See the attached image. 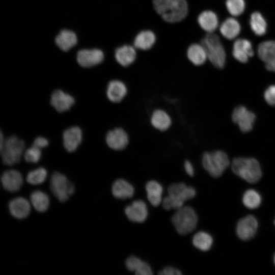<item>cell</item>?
I'll use <instances>...</instances> for the list:
<instances>
[{
    "label": "cell",
    "mask_w": 275,
    "mask_h": 275,
    "mask_svg": "<svg viewBox=\"0 0 275 275\" xmlns=\"http://www.w3.org/2000/svg\"><path fill=\"white\" fill-rule=\"evenodd\" d=\"M125 213L130 221L143 223L148 216L147 207L144 201L136 200L125 208Z\"/></svg>",
    "instance_id": "2e32d148"
},
{
    "label": "cell",
    "mask_w": 275,
    "mask_h": 275,
    "mask_svg": "<svg viewBox=\"0 0 275 275\" xmlns=\"http://www.w3.org/2000/svg\"><path fill=\"white\" fill-rule=\"evenodd\" d=\"M193 243L198 249L202 251H207L210 249L213 243V238L208 233L198 232L193 238Z\"/></svg>",
    "instance_id": "1f68e13d"
},
{
    "label": "cell",
    "mask_w": 275,
    "mask_h": 275,
    "mask_svg": "<svg viewBox=\"0 0 275 275\" xmlns=\"http://www.w3.org/2000/svg\"><path fill=\"white\" fill-rule=\"evenodd\" d=\"M1 182L5 189L14 193L20 189L23 183V178L19 171L13 169L9 170L3 173Z\"/></svg>",
    "instance_id": "5bb4252c"
},
{
    "label": "cell",
    "mask_w": 275,
    "mask_h": 275,
    "mask_svg": "<svg viewBox=\"0 0 275 275\" xmlns=\"http://www.w3.org/2000/svg\"><path fill=\"white\" fill-rule=\"evenodd\" d=\"M204 169L214 178L220 177L230 164L227 154L221 150L205 153L202 158Z\"/></svg>",
    "instance_id": "8992f818"
},
{
    "label": "cell",
    "mask_w": 275,
    "mask_h": 275,
    "mask_svg": "<svg viewBox=\"0 0 275 275\" xmlns=\"http://www.w3.org/2000/svg\"><path fill=\"white\" fill-rule=\"evenodd\" d=\"M56 43L60 49L67 51L77 43V37L73 32L63 30L57 36Z\"/></svg>",
    "instance_id": "f1b7e54d"
},
{
    "label": "cell",
    "mask_w": 275,
    "mask_h": 275,
    "mask_svg": "<svg viewBox=\"0 0 275 275\" xmlns=\"http://www.w3.org/2000/svg\"><path fill=\"white\" fill-rule=\"evenodd\" d=\"M168 196L162 200V207L166 210L178 209L183 206L185 201L194 198L196 191L194 188L182 182L170 185L168 188Z\"/></svg>",
    "instance_id": "3957f363"
},
{
    "label": "cell",
    "mask_w": 275,
    "mask_h": 275,
    "mask_svg": "<svg viewBox=\"0 0 275 275\" xmlns=\"http://www.w3.org/2000/svg\"><path fill=\"white\" fill-rule=\"evenodd\" d=\"M151 123L155 128L160 131H164L170 127L172 120L170 116L165 111L156 109L152 114Z\"/></svg>",
    "instance_id": "83f0119b"
},
{
    "label": "cell",
    "mask_w": 275,
    "mask_h": 275,
    "mask_svg": "<svg viewBox=\"0 0 275 275\" xmlns=\"http://www.w3.org/2000/svg\"><path fill=\"white\" fill-rule=\"evenodd\" d=\"M48 145V142L46 139L42 136H38L36 138L33 144V145L39 148L42 149L46 147Z\"/></svg>",
    "instance_id": "ab89813d"
},
{
    "label": "cell",
    "mask_w": 275,
    "mask_h": 275,
    "mask_svg": "<svg viewBox=\"0 0 275 275\" xmlns=\"http://www.w3.org/2000/svg\"><path fill=\"white\" fill-rule=\"evenodd\" d=\"M232 121L237 124L243 132L250 131L256 120L255 114L246 107L239 105L235 107L232 114Z\"/></svg>",
    "instance_id": "9c48e42d"
},
{
    "label": "cell",
    "mask_w": 275,
    "mask_h": 275,
    "mask_svg": "<svg viewBox=\"0 0 275 275\" xmlns=\"http://www.w3.org/2000/svg\"><path fill=\"white\" fill-rule=\"evenodd\" d=\"M264 97L266 102L271 106H275V85L270 86L265 91Z\"/></svg>",
    "instance_id": "74e56055"
},
{
    "label": "cell",
    "mask_w": 275,
    "mask_h": 275,
    "mask_svg": "<svg viewBox=\"0 0 275 275\" xmlns=\"http://www.w3.org/2000/svg\"><path fill=\"white\" fill-rule=\"evenodd\" d=\"M41 156V149L33 145L28 148L24 153V159L28 162L36 163L40 159Z\"/></svg>",
    "instance_id": "8d00e7d4"
},
{
    "label": "cell",
    "mask_w": 275,
    "mask_h": 275,
    "mask_svg": "<svg viewBox=\"0 0 275 275\" xmlns=\"http://www.w3.org/2000/svg\"><path fill=\"white\" fill-rule=\"evenodd\" d=\"M219 30L224 37L228 40H233L239 34L241 26L236 19L230 17L227 18L223 22Z\"/></svg>",
    "instance_id": "603a6c76"
},
{
    "label": "cell",
    "mask_w": 275,
    "mask_h": 275,
    "mask_svg": "<svg viewBox=\"0 0 275 275\" xmlns=\"http://www.w3.org/2000/svg\"><path fill=\"white\" fill-rule=\"evenodd\" d=\"M104 59L103 52L98 49H83L77 56L78 64L84 67H91L101 63Z\"/></svg>",
    "instance_id": "4fadbf2b"
},
{
    "label": "cell",
    "mask_w": 275,
    "mask_h": 275,
    "mask_svg": "<svg viewBox=\"0 0 275 275\" xmlns=\"http://www.w3.org/2000/svg\"><path fill=\"white\" fill-rule=\"evenodd\" d=\"M113 196L120 199H126L131 198L134 193L133 186L123 179L116 180L112 188Z\"/></svg>",
    "instance_id": "44dd1931"
},
{
    "label": "cell",
    "mask_w": 275,
    "mask_h": 275,
    "mask_svg": "<svg viewBox=\"0 0 275 275\" xmlns=\"http://www.w3.org/2000/svg\"><path fill=\"white\" fill-rule=\"evenodd\" d=\"M9 209L11 214L15 218L23 219L30 213L31 204L25 198L17 197L10 201Z\"/></svg>",
    "instance_id": "ac0fdd59"
},
{
    "label": "cell",
    "mask_w": 275,
    "mask_h": 275,
    "mask_svg": "<svg viewBox=\"0 0 275 275\" xmlns=\"http://www.w3.org/2000/svg\"><path fill=\"white\" fill-rule=\"evenodd\" d=\"M265 63V67L268 71L275 72V56Z\"/></svg>",
    "instance_id": "b9f144b4"
},
{
    "label": "cell",
    "mask_w": 275,
    "mask_h": 275,
    "mask_svg": "<svg viewBox=\"0 0 275 275\" xmlns=\"http://www.w3.org/2000/svg\"><path fill=\"white\" fill-rule=\"evenodd\" d=\"M82 133L78 126H72L66 129L63 134V145L70 152L75 151L81 142Z\"/></svg>",
    "instance_id": "e0dca14e"
},
{
    "label": "cell",
    "mask_w": 275,
    "mask_h": 275,
    "mask_svg": "<svg viewBox=\"0 0 275 275\" xmlns=\"http://www.w3.org/2000/svg\"><path fill=\"white\" fill-rule=\"evenodd\" d=\"M242 201L244 206L247 208L255 209L260 206L262 197L257 191L253 189H250L243 194Z\"/></svg>",
    "instance_id": "836d02e7"
},
{
    "label": "cell",
    "mask_w": 275,
    "mask_h": 275,
    "mask_svg": "<svg viewBox=\"0 0 275 275\" xmlns=\"http://www.w3.org/2000/svg\"><path fill=\"white\" fill-rule=\"evenodd\" d=\"M234 58L242 63H246L254 54L251 42L246 39H238L234 42L232 49Z\"/></svg>",
    "instance_id": "8fae6325"
},
{
    "label": "cell",
    "mask_w": 275,
    "mask_h": 275,
    "mask_svg": "<svg viewBox=\"0 0 275 275\" xmlns=\"http://www.w3.org/2000/svg\"><path fill=\"white\" fill-rule=\"evenodd\" d=\"M172 222L177 232L184 235L193 232L196 228L198 216L190 206H182L177 209L172 217Z\"/></svg>",
    "instance_id": "5b68a950"
},
{
    "label": "cell",
    "mask_w": 275,
    "mask_h": 275,
    "mask_svg": "<svg viewBox=\"0 0 275 275\" xmlns=\"http://www.w3.org/2000/svg\"><path fill=\"white\" fill-rule=\"evenodd\" d=\"M0 149L3 163L12 166L20 161L24 149V143L18 136L11 135L5 139Z\"/></svg>",
    "instance_id": "52a82bcc"
},
{
    "label": "cell",
    "mask_w": 275,
    "mask_h": 275,
    "mask_svg": "<svg viewBox=\"0 0 275 275\" xmlns=\"http://www.w3.org/2000/svg\"><path fill=\"white\" fill-rule=\"evenodd\" d=\"M274 225H275V219H274Z\"/></svg>",
    "instance_id": "ee69618b"
},
{
    "label": "cell",
    "mask_w": 275,
    "mask_h": 275,
    "mask_svg": "<svg viewBox=\"0 0 275 275\" xmlns=\"http://www.w3.org/2000/svg\"><path fill=\"white\" fill-rule=\"evenodd\" d=\"M259 58L266 62L275 56V41L267 40L260 43L257 48Z\"/></svg>",
    "instance_id": "d6a6232c"
},
{
    "label": "cell",
    "mask_w": 275,
    "mask_h": 275,
    "mask_svg": "<svg viewBox=\"0 0 275 275\" xmlns=\"http://www.w3.org/2000/svg\"><path fill=\"white\" fill-rule=\"evenodd\" d=\"M47 176L46 170L40 167L30 171L27 175L26 180L32 185H38L43 183Z\"/></svg>",
    "instance_id": "e575fe53"
},
{
    "label": "cell",
    "mask_w": 275,
    "mask_h": 275,
    "mask_svg": "<svg viewBox=\"0 0 275 275\" xmlns=\"http://www.w3.org/2000/svg\"><path fill=\"white\" fill-rule=\"evenodd\" d=\"M258 228V222L255 216L247 215L238 222L236 232L238 238L246 241L252 239L256 234Z\"/></svg>",
    "instance_id": "30bf717a"
},
{
    "label": "cell",
    "mask_w": 275,
    "mask_h": 275,
    "mask_svg": "<svg viewBox=\"0 0 275 275\" xmlns=\"http://www.w3.org/2000/svg\"><path fill=\"white\" fill-rule=\"evenodd\" d=\"M201 44L211 63L217 68H223L226 63V54L219 36L214 32L207 33L201 40Z\"/></svg>",
    "instance_id": "277c9868"
},
{
    "label": "cell",
    "mask_w": 275,
    "mask_h": 275,
    "mask_svg": "<svg viewBox=\"0 0 275 275\" xmlns=\"http://www.w3.org/2000/svg\"><path fill=\"white\" fill-rule=\"evenodd\" d=\"M198 22L200 27L207 33H213L218 27V19L214 12L206 10L199 15Z\"/></svg>",
    "instance_id": "ffe728a7"
},
{
    "label": "cell",
    "mask_w": 275,
    "mask_h": 275,
    "mask_svg": "<svg viewBox=\"0 0 275 275\" xmlns=\"http://www.w3.org/2000/svg\"><path fill=\"white\" fill-rule=\"evenodd\" d=\"M152 3L156 13L168 22H180L188 13L186 0H153Z\"/></svg>",
    "instance_id": "6da1fadb"
},
{
    "label": "cell",
    "mask_w": 275,
    "mask_h": 275,
    "mask_svg": "<svg viewBox=\"0 0 275 275\" xmlns=\"http://www.w3.org/2000/svg\"><path fill=\"white\" fill-rule=\"evenodd\" d=\"M128 136L122 128H116L110 130L106 135V142L108 146L115 150L124 149L128 145Z\"/></svg>",
    "instance_id": "7c38bea8"
},
{
    "label": "cell",
    "mask_w": 275,
    "mask_h": 275,
    "mask_svg": "<svg viewBox=\"0 0 275 275\" xmlns=\"http://www.w3.org/2000/svg\"><path fill=\"white\" fill-rule=\"evenodd\" d=\"M226 7L232 16H238L242 14L245 7L244 0H226Z\"/></svg>",
    "instance_id": "d590c367"
},
{
    "label": "cell",
    "mask_w": 275,
    "mask_h": 275,
    "mask_svg": "<svg viewBox=\"0 0 275 275\" xmlns=\"http://www.w3.org/2000/svg\"><path fill=\"white\" fill-rule=\"evenodd\" d=\"M50 187L54 196L62 202L66 201L75 190L74 185L68 180L67 177L58 172L52 174Z\"/></svg>",
    "instance_id": "ba28073f"
},
{
    "label": "cell",
    "mask_w": 275,
    "mask_h": 275,
    "mask_svg": "<svg viewBox=\"0 0 275 275\" xmlns=\"http://www.w3.org/2000/svg\"><path fill=\"white\" fill-rule=\"evenodd\" d=\"M184 169L186 173L190 176H193L194 174V169L189 160H186L184 162Z\"/></svg>",
    "instance_id": "60d3db41"
},
{
    "label": "cell",
    "mask_w": 275,
    "mask_h": 275,
    "mask_svg": "<svg viewBox=\"0 0 275 275\" xmlns=\"http://www.w3.org/2000/svg\"><path fill=\"white\" fill-rule=\"evenodd\" d=\"M31 202L38 212L46 211L49 206V199L47 195L39 190L34 191L30 196Z\"/></svg>",
    "instance_id": "f546056e"
},
{
    "label": "cell",
    "mask_w": 275,
    "mask_h": 275,
    "mask_svg": "<svg viewBox=\"0 0 275 275\" xmlns=\"http://www.w3.org/2000/svg\"><path fill=\"white\" fill-rule=\"evenodd\" d=\"M187 56L188 60L196 66L203 65L207 58L206 52L201 43L189 45L187 50Z\"/></svg>",
    "instance_id": "d4e9b609"
},
{
    "label": "cell",
    "mask_w": 275,
    "mask_h": 275,
    "mask_svg": "<svg viewBox=\"0 0 275 275\" xmlns=\"http://www.w3.org/2000/svg\"><path fill=\"white\" fill-rule=\"evenodd\" d=\"M127 93V87L121 80H112L107 85L106 95L108 99L113 102L118 103L121 101L126 96Z\"/></svg>",
    "instance_id": "d6986e66"
},
{
    "label": "cell",
    "mask_w": 275,
    "mask_h": 275,
    "mask_svg": "<svg viewBox=\"0 0 275 275\" xmlns=\"http://www.w3.org/2000/svg\"><path fill=\"white\" fill-rule=\"evenodd\" d=\"M231 168L235 175L250 183L258 182L262 175L259 162L254 158H235L232 161Z\"/></svg>",
    "instance_id": "7a4b0ae2"
},
{
    "label": "cell",
    "mask_w": 275,
    "mask_h": 275,
    "mask_svg": "<svg viewBox=\"0 0 275 275\" xmlns=\"http://www.w3.org/2000/svg\"><path fill=\"white\" fill-rule=\"evenodd\" d=\"M250 25L252 31L257 36H263L266 32V21L262 15L259 12H254L251 14Z\"/></svg>",
    "instance_id": "4dcf8cb0"
},
{
    "label": "cell",
    "mask_w": 275,
    "mask_h": 275,
    "mask_svg": "<svg viewBox=\"0 0 275 275\" xmlns=\"http://www.w3.org/2000/svg\"><path fill=\"white\" fill-rule=\"evenodd\" d=\"M147 198L153 206H158L162 201L163 188L161 184L155 180L148 181L146 185Z\"/></svg>",
    "instance_id": "484cf974"
},
{
    "label": "cell",
    "mask_w": 275,
    "mask_h": 275,
    "mask_svg": "<svg viewBox=\"0 0 275 275\" xmlns=\"http://www.w3.org/2000/svg\"><path fill=\"white\" fill-rule=\"evenodd\" d=\"M273 263H274V264L275 265V254H274V257H273Z\"/></svg>",
    "instance_id": "7bdbcfd3"
},
{
    "label": "cell",
    "mask_w": 275,
    "mask_h": 275,
    "mask_svg": "<svg viewBox=\"0 0 275 275\" xmlns=\"http://www.w3.org/2000/svg\"><path fill=\"white\" fill-rule=\"evenodd\" d=\"M156 37L154 33L150 30L140 32L135 37L134 46L135 48L146 50L150 49L154 44Z\"/></svg>",
    "instance_id": "4316f807"
},
{
    "label": "cell",
    "mask_w": 275,
    "mask_h": 275,
    "mask_svg": "<svg viewBox=\"0 0 275 275\" xmlns=\"http://www.w3.org/2000/svg\"><path fill=\"white\" fill-rule=\"evenodd\" d=\"M161 275H180L181 272L178 269L171 266H168L160 270L158 273Z\"/></svg>",
    "instance_id": "f35d334b"
},
{
    "label": "cell",
    "mask_w": 275,
    "mask_h": 275,
    "mask_svg": "<svg viewBox=\"0 0 275 275\" xmlns=\"http://www.w3.org/2000/svg\"><path fill=\"white\" fill-rule=\"evenodd\" d=\"M127 268L134 271L137 275H151L152 274L150 265L141 259L134 256L128 257L125 262Z\"/></svg>",
    "instance_id": "cb8c5ba5"
},
{
    "label": "cell",
    "mask_w": 275,
    "mask_h": 275,
    "mask_svg": "<svg viewBox=\"0 0 275 275\" xmlns=\"http://www.w3.org/2000/svg\"><path fill=\"white\" fill-rule=\"evenodd\" d=\"M136 51L130 45H124L118 48L115 51V58L121 66L127 67L131 65L135 60Z\"/></svg>",
    "instance_id": "7402d4cb"
},
{
    "label": "cell",
    "mask_w": 275,
    "mask_h": 275,
    "mask_svg": "<svg viewBox=\"0 0 275 275\" xmlns=\"http://www.w3.org/2000/svg\"><path fill=\"white\" fill-rule=\"evenodd\" d=\"M74 103V98L61 90H56L51 94L50 103L59 112L68 111Z\"/></svg>",
    "instance_id": "9a60e30c"
}]
</instances>
